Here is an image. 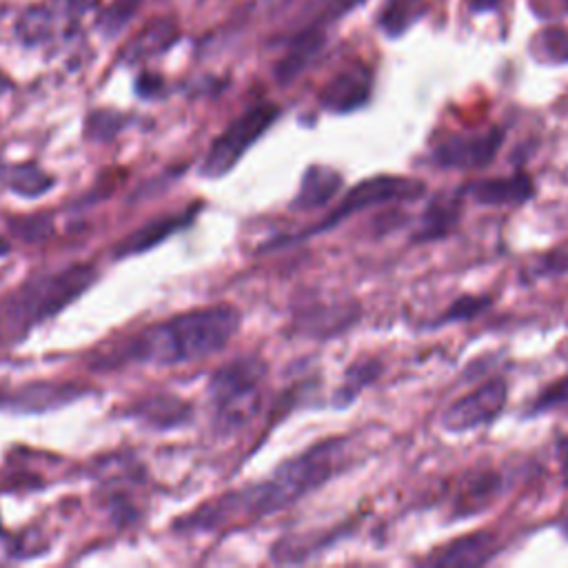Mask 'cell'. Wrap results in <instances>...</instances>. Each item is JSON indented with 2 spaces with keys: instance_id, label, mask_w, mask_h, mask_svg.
I'll list each match as a JSON object with an SVG mask.
<instances>
[{
  "instance_id": "7",
  "label": "cell",
  "mask_w": 568,
  "mask_h": 568,
  "mask_svg": "<svg viewBox=\"0 0 568 568\" xmlns=\"http://www.w3.org/2000/svg\"><path fill=\"white\" fill-rule=\"evenodd\" d=\"M504 144V129L459 131L442 138L430 151V162L439 169L473 171L488 166Z\"/></svg>"
},
{
  "instance_id": "20",
  "label": "cell",
  "mask_w": 568,
  "mask_h": 568,
  "mask_svg": "<svg viewBox=\"0 0 568 568\" xmlns=\"http://www.w3.org/2000/svg\"><path fill=\"white\" fill-rule=\"evenodd\" d=\"M189 404L175 395H151L131 406L129 415L153 428H173L189 417Z\"/></svg>"
},
{
  "instance_id": "37",
  "label": "cell",
  "mask_w": 568,
  "mask_h": 568,
  "mask_svg": "<svg viewBox=\"0 0 568 568\" xmlns=\"http://www.w3.org/2000/svg\"><path fill=\"white\" fill-rule=\"evenodd\" d=\"M564 477H566V486H568V453H566V462H564Z\"/></svg>"
},
{
  "instance_id": "16",
  "label": "cell",
  "mask_w": 568,
  "mask_h": 568,
  "mask_svg": "<svg viewBox=\"0 0 568 568\" xmlns=\"http://www.w3.org/2000/svg\"><path fill=\"white\" fill-rule=\"evenodd\" d=\"M180 36L178 24L171 18H155L146 22L138 36L129 40V44L122 49V62H142L146 58H153L162 51H166Z\"/></svg>"
},
{
  "instance_id": "10",
  "label": "cell",
  "mask_w": 568,
  "mask_h": 568,
  "mask_svg": "<svg viewBox=\"0 0 568 568\" xmlns=\"http://www.w3.org/2000/svg\"><path fill=\"white\" fill-rule=\"evenodd\" d=\"M84 390L78 384H55V382H33L18 390L0 397V406L20 413H42L67 406L82 397Z\"/></svg>"
},
{
  "instance_id": "12",
  "label": "cell",
  "mask_w": 568,
  "mask_h": 568,
  "mask_svg": "<svg viewBox=\"0 0 568 568\" xmlns=\"http://www.w3.org/2000/svg\"><path fill=\"white\" fill-rule=\"evenodd\" d=\"M462 191H439L437 195H433L426 204V209L422 211L417 226L413 231V242L422 244V242H435L442 237H448L462 220Z\"/></svg>"
},
{
  "instance_id": "2",
  "label": "cell",
  "mask_w": 568,
  "mask_h": 568,
  "mask_svg": "<svg viewBox=\"0 0 568 568\" xmlns=\"http://www.w3.org/2000/svg\"><path fill=\"white\" fill-rule=\"evenodd\" d=\"M348 450L344 439L320 442L302 455L280 464L266 481L251 484L206 504L202 510L193 513L189 524L197 528H215L237 515L266 517L324 486L344 468Z\"/></svg>"
},
{
  "instance_id": "4",
  "label": "cell",
  "mask_w": 568,
  "mask_h": 568,
  "mask_svg": "<svg viewBox=\"0 0 568 568\" xmlns=\"http://www.w3.org/2000/svg\"><path fill=\"white\" fill-rule=\"evenodd\" d=\"M264 373L266 366L255 355L233 359L213 373L209 382V397L215 424L222 430H233L255 415Z\"/></svg>"
},
{
  "instance_id": "26",
  "label": "cell",
  "mask_w": 568,
  "mask_h": 568,
  "mask_svg": "<svg viewBox=\"0 0 568 568\" xmlns=\"http://www.w3.org/2000/svg\"><path fill=\"white\" fill-rule=\"evenodd\" d=\"M490 304H493L490 295H462L439 317H435V322H430L428 328H439L453 322H468L479 313H484Z\"/></svg>"
},
{
  "instance_id": "6",
  "label": "cell",
  "mask_w": 568,
  "mask_h": 568,
  "mask_svg": "<svg viewBox=\"0 0 568 568\" xmlns=\"http://www.w3.org/2000/svg\"><path fill=\"white\" fill-rule=\"evenodd\" d=\"M424 193H426V184L415 178L375 175V178L362 180L342 197V202L322 222L306 229V233H302L300 237L324 233V231L337 226L339 222H344L346 217H351L353 213H359L364 209L379 206V204H393V202H413V200L424 197Z\"/></svg>"
},
{
  "instance_id": "30",
  "label": "cell",
  "mask_w": 568,
  "mask_h": 568,
  "mask_svg": "<svg viewBox=\"0 0 568 568\" xmlns=\"http://www.w3.org/2000/svg\"><path fill=\"white\" fill-rule=\"evenodd\" d=\"M541 40L546 42L544 47H546V51H548V55L559 47V51L555 53V58L552 60H568V33L566 31H546L544 36H541Z\"/></svg>"
},
{
  "instance_id": "1",
  "label": "cell",
  "mask_w": 568,
  "mask_h": 568,
  "mask_svg": "<svg viewBox=\"0 0 568 568\" xmlns=\"http://www.w3.org/2000/svg\"><path fill=\"white\" fill-rule=\"evenodd\" d=\"M240 326L237 308L215 304L195 308L171 320L151 324L135 335L118 342L109 353L95 355V368H115L126 364L173 366L193 362L222 351Z\"/></svg>"
},
{
  "instance_id": "34",
  "label": "cell",
  "mask_w": 568,
  "mask_h": 568,
  "mask_svg": "<svg viewBox=\"0 0 568 568\" xmlns=\"http://www.w3.org/2000/svg\"><path fill=\"white\" fill-rule=\"evenodd\" d=\"M499 0H470V11L473 13H486V11H493L497 9Z\"/></svg>"
},
{
  "instance_id": "31",
  "label": "cell",
  "mask_w": 568,
  "mask_h": 568,
  "mask_svg": "<svg viewBox=\"0 0 568 568\" xmlns=\"http://www.w3.org/2000/svg\"><path fill=\"white\" fill-rule=\"evenodd\" d=\"M47 231H49V217H27V220H22V229L16 233L27 240H38Z\"/></svg>"
},
{
  "instance_id": "22",
  "label": "cell",
  "mask_w": 568,
  "mask_h": 568,
  "mask_svg": "<svg viewBox=\"0 0 568 568\" xmlns=\"http://www.w3.org/2000/svg\"><path fill=\"white\" fill-rule=\"evenodd\" d=\"M426 13L424 0H386L379 13V29L388 38H399Z\"/></svg>"
},
{
  "instance_id": "18",
  "label": "cell",
  "mask_w": 568,
  "mask_h": 568,
  "mask_svg": "<svg viewBox=\"0 0 568 568\" xmlns=\"http://www.w3.org/2000/svg\"><path fill=\"white\" fill-rule=\"evenodd\" d=\"M339 189H342V175L335 169L326 164H313L304 171L300 191L293 200V209L297 211L320 209L328 204V200H333V195Z\"/></svg>"
},
{
  "instance_id": "21",
  "label": "cell",
  "mask_w": 568,
  "mask_h": 568,
  "mask_svg": "<svg viewBox=\"0 0 568 568\" xmlns=\"http://www.w3.org/2000/svg\"><path fill=\"white\" fill-rule=\"evenodd\" d=\"M13 31H16V38L24 47H40V44H44V42H49L53 38V33H55V16L44 4L27 7L18 16Z\"/></svg>"
},
{
  "instance_id": "11",
  "label": "cell",
  "mask_w": 568,
  "mask_h": 568,
  "mask_svg": "<svg viewBox=\"0 0 568 568\" xmlns=\"http://www.w3.org/2000/svg\"><path fill=\"white\" fill-rule=\"evenodd\" d=\"M464 197H470L484 206H517L535 195V184L526 173H513L504 178L475 180L459 189Z\"/></svg>"
},
{
  "instance_id": "17",
  "label": "cell",
  "mask_w": 568,
  "mask_h": 568,
  "mask_svg": "<svg viewBox=\"0 0 568 568\" xmlns=\"http://www.w3.org/2000/svg\"><path fill=\"white\" fill-rule=\"evenodd\" d=\"M191 217H193V211H182V213L155 217V220L146 222L144 226L135 229V231H133L131 235H126L122 242H118L115 248H113V253H115L118 257H129V255L149 251L151 246L164 242L169 235H173L175 231H180Z\"/></svg>"
},
{
  "instance_id": "28",
  "label": "cell",
  "mask_w": 568,
  "mask_h": 568,
  "mask_svg": "<svg viewBox=\"0 0 568 568\" xmlns=\"http://www.w3.org/2000/svg\"><path fill=\"white\" fill-rule=\"evenodd\" d=\"M557 410H568V375L548 384L528 406V415H544Z\"/></svg>"
},
{
  "instance_id": "9",
  "label": "cell",
  "mask_w": 568,
  "mask_h": 568,
  "mask_svg": "<svg viewBox=\"0 0 568 568\" xmlns=\"http://www.w3.org/2000/svg\"><path fill=\"white\" fill-rule=\"evenodd\" d=\"M371 71L362 64H353L335 73L320 91V104L333 113H351L364 106L371 98Z\"/></svg>"
},
{
  "instance_id": "32",
  "label": "cell",
  "mask_w": 568,
  "mask_h": 568,
  "mask_svg": "<svg viewBox=\"0 0 568 568\" xmlns=\"http://www.w3.org/2000/svg\"><path fill=\"white\" fill-rule=\"evenodd\" d=\"M160 89H162V78L160 75H155V73H140L138 75L135 91L142 98H153L155 93H160Z\"/></svg>"
},
{
  "instance_id": "24",
  "label": "cell",
  "mask_w": 568,
  "mask_h": 568,
  "mask_svg": "<svg viewBox=\"0 0 568 568\" xmlns=\"http://www.w3.org/2000/svg\"><path fill=\"white\" fill-rule=\"evenodd\" d=\"M382 373V364L377 359H359L355 362L346 375H344V384L339 386L337 395H335V406H348L364 386H368L371 382H375Z\"/></svg>"
},
{
  "instance_id": "15",
  "label": "cell",
  "mask_w": 568,
  "mask_h": 568,
  "mask_svg": "<svg viewBox=\"0 0 568 568\" xmlns=\"http://www.w3.org/2000/svg\"><path fill=\"white\" fill-rule=\"evenodd\" d=\"M324 42H326V33L322 27L291 33L286 53L280 58V62L275 64V71H273L277 82L280 84L293 82L315 60V55L324 49Z\"/></svg>"
},
{
  "instance_id": "23",
  "label": "cell",
  "mask_w": 568,
  "mask_h": 568,
  "mask_svg": "<svg viewBox=\"0 0 568 568\" xmlns=\"http://www.w3.org/2000/svg\"><path fill=\"white\" fill-rule=\"evenodd\" d=\"M0 175L11 191H16L24 197H38L40 193H44L53 186V180L40 166L31 164V162L4 166Z\"/></svg>"
},
{
  "instance_id": "36",
  "label": "cell",
  "mask_w": 568,
  "mask_h": 568,
  "mask_svg": "<svg viewBox=\"0 0 568 568\" xmlns=\"http://www.w3.org/2000/svg\"><path fill=\"white\" fill-rule=\"evenodd\" d=\"M7 89H9V80H7V78L0 73V93H4Z\"/></svg>"
},
{
  "instance_id": "5",
  "label": "cell",
  "mask_w": 568,
  "mask_h": 568,
  "mask_svg": "<svg viewBox=\"0 0 568 568\" xmlns=\"http://www.w3.org/2000/svg\"><path fill=\"white\" fill-rule=\"evenodd\" d=\"M280 118V106L273 102H260L240 113L211 144L202 162V175L215 180L226 175L242 155L271 129Z\"/></svg>"
},
{
  "instance_id": "27",
  "label": "cell",
  "mask_w": 568,
  "mask_h": 568,
  "mask_svg": "<svg viewBox=\"0 0 568 568\" xmlns=\"http://www.w3.org/2000/svg\"><path fill=\"white\" fill-rule=\"evenodd\" d=\"M568 273V251L566 248H555L548 251L539 257H535L524 271H521V282H537V280H552L561 277Z\"/></svg>"
},
{
  "instance_id": "19",
  "label": "cell",
  "mask_w": 568,
  "mask_h": 568,
  "mask_svg": "<svg viewBox=\"0 0 568 568\" xmlns=\"http://www.w3.org/2000/svg\"><path fill=\"white\" fill-rule=\"evenodd\" d=\"M501 490V475L495 470H477L462 484L455 497V515L473 517L475 513L488 508Z\"/></svg>"
},
{
  "instance_id": "35",
  "label": "cell",
  "mask_w": 568,
  "mask_h": 568,
  "mask_svg": "<svg viewBox=\"0 0 568 568\" xmlns=\"http://www.w3.org/2000/svg\"><path fill=\"white\" fill-rule=\"evenodd\" d=\"M9 251H11V248H9V242H7L4 237H0V257H2V255H7Z\"/></svg>"
},
{
  "instance_id": "25",
  "label": "cell",
  "mask_w": 568,
  "mask_h": 568,
  "mask_svg": "<svg viewBox=\"0 0 568 568\" xmlns=\"http://www.w3.org/2000/svg\"><path fill=\"white\" fill-rule=\"evenodd\" d=\"M142 0H111L95 18V27L104 38L118 36L135 16Z\"/></svg>"
},
{
  "instance_id": "14",
  "label": "cell",
  "mask_w": 568,
  "mask_h": 568,
  "mask_svg": "<svg viewBox=\"0 0 568 568\" xmlns=\"http://www.w3.org/2000/svg\"><path fill=\"white\" fill-rule=\"evenodd\" d=\"M362 0H284V18L291 33L304 29H324L351 11Z\"/></svg>"
},
{
  "instance_id": "29",
  "label": "cell",
  "mask_w": 568,
  "mask_h": 568,
  "mask_svg": "<svg viewBox=\"0 0 568 568\" xmlns=\"http://www.w3.org/2000/svg\"><path fill=\"white\" fill-rule=\"evenodd\" d=\"M87 124H89V133L93 138L109 140V138H113L122 129L124 118L120 113H115V111H95V113H91Z\"/></svg>"
},
{
  "instance_id": "3",
  "label": "cell",
  "mask_w": 568,
  "mask_h": 568,
  "mask_svg": "<svg viewBox=\"0 0 568 568\" xmlns=\"http://www.w3.org/2000/svg\"><path fill=\"white\" fill-rule=\"evenodd\" d=\"M95 277L98 273L89 264H73L53 273L36 275L2 300L0 324L7 333L22 335L69 306L95 282Z\"/></svg>"
},
{
  "instance_id": "8",
  "label": "cell",
  "mask_w": 568,
  "mask_h": 568,
  "mask_svg": "<svg viewBox=\"0 0 568 568\" xmlns=\"http://www.w3.org/2000/svg\"><path fill=\"white\" fill-rule=\"evenodd\" d=\"M508 399V384L504 377H490L468 395L453 402L442 415V428L448 433H468L488 426L499 417Z\"/></svg>"
},
{
  "instance_id": "33",
  "label": "cell",
  "mask_w": 568,
  "mask_h": 568,
  "mask_svg": "<svg viewBox=\"0 0 568 568\" xmlns=\"http://www.w3.org/2000/svg\"><path fill=\"white\" fill-rule=\"evenodd\" d=\"M95 2H98V0H64V7L69 9L71 16H82V13H87L89 9H93Z\"/></svg>"
},
{
  "instance_id": "13",
  "label": "cell",
  "mask_w": 568,
  "mask_h": 568,
  "mask_svg": "<svg viewBox=\"0 0 568 568\" xmlns=\"http://www.w3.org/2000/svg\"><path fill=\"white\" fill-rule=\"evenodd\" d=\"M497 552H499L497 535L488 530H479V532L457 537L450 544L437 548L433 555L426 557V564L455 566V568L481 566V564H488Z\"/></svg>"
}]
</instances>
